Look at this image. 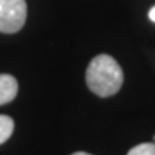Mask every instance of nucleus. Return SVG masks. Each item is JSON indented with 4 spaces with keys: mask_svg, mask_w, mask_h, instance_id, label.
I'll list each match as a JSON object with an SVG mask.
<instances>
[{
    "mask_svg": "<svg viewBox=\"0 0 155 155\" xmlns=\"http://www.w3.org/2000/svg\"><path fill=\"white\" fill-rule=\"evenodd\" d=\"M71 155H90V153H87V152H74Z\"/></svg>",
    "mask_w": 155,
    "mask_h": 155,
    "instance_id": "nucleus-7",
    "label": "nucleus"
},
{
    "mask_svg": "<svg viewBox=\"0 0 155 155\" xmlns=\"http://www.w3.org/2000/svg\"><path fill=\"white\" fill-rule=\"evenodd\" d=\"M86 81L89 89L98 97H111L119 92L124 82L120 65L108 54H100L90 60Z\"/></svg>",
    "mask_w": 155,
    "mask_h": 155,
    "instance_id": "nucleus-1",
    "label": "nucleus"
},
{
    "mask_svg": "<svg viewBox=\"0 0 155 155\" xmlns=\"http://www.w3.org/2000/svg\"><path fill=\"white\" fill-rule=\"evenodd\" d=\"M18 95V81L11 74H0V104L13 101Z\"/></svg>",
    "mask_w": 155,
    "mask_h": 155,
    "instance_id": "nucleus-3",
    "label": "nucleus"
},
{
    "mask_svg": "<svg viewBox=\"0 0 155 155\" xmlns=\"http://www.w3.org/2000/svg\"><path fill=\"white\" fill-rule=\"evenodd\" d=\"M15 131V122L10 116H0V144H3Z\"/></svg>",
    "mask_w": 155,
    "mask_h": 155,
    "instance_id": "nucleus-4",
    "label": "nucleus"
},
{
    "mask_svg": "<svg viewBox=\"0 0 155 155\" xmlns=\"http://www.w3.org/2000/svg\"><path fill=\"white\" fill-rule=\"evenodd\" d=\"M27 18L25 0H0V32L16 33L24 27Z\"/></svg>",
    "mask_w": 155,
    "mask_h": 155,
    "instance_id": "nucleus-2",
    "label": "nucleus"
},
{
    "mask_svg": "<svg viewBox=\"0 0 155 155\" xmlns=\"http://www.w3.org/2000/svg\"><path fill=\"white\" fill-rule=\"evenodd\" d=\"M149 19L152 21V22H155V6L150 8V11H149Z\"/></svg>",
    "mask_w": 155,
    "mask_h": 155,
    "instance_id": "nucleus-6",
    "label": "nucleus"
},
{
    "mask_svg": "<svg viewBox=\"0 0 155 155\" xmlns=\"http://www.w3.org/2000/svg\"><path fill=\"white\" fill-rule=\"evenodd\" d=\"M153 141H155V135H153Z\"/></svg>",
    "mask_w": 155,
    "mask_h": 155,
    "instance_id": "nucleus-8",
    "label": "nucleus"
},
{
    "mask_svg": "<svg viewBox=\"0 0 155 155\" xmlns=\"http://www.w3.org/2000/svg\"><path fill=\"white\" fill-rule=\"evenodd\" d=\"M127 155H155V144L153 143H143L135 146Z\"/></svg>",
    "mask_w": 155,
    "mask_h": 155,
    "instance_id": "nucleus-5",
    "label": "nucleus"
}]
</instances>
